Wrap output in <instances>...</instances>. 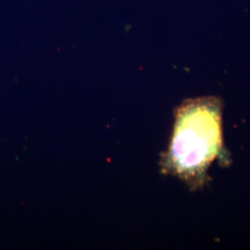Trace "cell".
I'll return each instance as SVG.
<instances>
[{
    "label": "cell",
    "instance_id": "6da1fadb",
    "mask_svg": "<svg viewBox=\"0 0 250 250\" xmlns=\"http://www.w3.org/2000/svg\"><path fill=\"white\" fill-rule=\"evenodd\" d=\"M223 104L216 97L186 100L175 112L168 151L162 169L190 188H201L208 170L223 150Z\"/></svg>",
    "mask_w": 250,
    "mask_h": 250
}]
</instances>
